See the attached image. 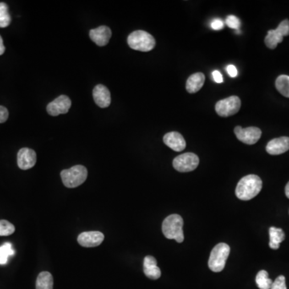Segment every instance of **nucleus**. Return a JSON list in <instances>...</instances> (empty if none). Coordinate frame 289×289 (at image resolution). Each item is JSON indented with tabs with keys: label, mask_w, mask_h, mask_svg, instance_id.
<instances>
[{
	"label": "nucleus",
	"mask_w": 289,
	"mask_h": 289,
	"mask_svg": "<svg viewBox=\"0 0 289 289\" xmlns=\"http://www.w3.org/2000/svg\"><path fill=\"white\" fill-rule=\"evenodd\" d=\"M263 182L259 176L250 175L242 177L238 182L236 194L241 200L247 201L255 198L261 191Z\"/></svg>",
	"instance_id": "f257e3e1"
},
{
	"label": "nucleus",
	"mask_w": 289,
	"mask_h": 289,
	"mask_svg": "<svg viewBox=\"0 0 289 289\" xmlns=\"http://www.w3.org/2000/svg\"><path fill=\"white\" fill-rule=\"evenodd\" d=\"M183 219L178 215H170L162 223V232L166 238L175 240L177 242L184 241Z\"/></svg>",
	"instance_id": "f03ea898"
},
{
	"label": "nucleus",
	"mask_w": 289,
	"mask_h": 289,
	"mask_svg": "<svg viewBox=\"0 0 289 289\" xmlns=\"http://www.w3.org/2000/svg\"><path fill=\"white\" fill-rule=\"evenodd\" d=\"M61 176L62 182L66 187L75 188L85 182L88 177V170L84 166L77 165L68 170H62Z\"/></svg>",
	"instance_id": "7ed1b4c3"
},
{
	"label": "nucleus",
	"mask_w": 289,
	"mask_h": 289,
	"mask_svg": "<svg viewBox=\"0 0 289 289\" xmlns=\"http://www.w3.org/2000/svg\"><path fill=\"white\" fill-rule=\"evenodd\" d=\"M128 45L133 50L149 51L155 47L156 42L153 35L143 30L131 33L128 36Z\"/></svg>",
	"instance_id": "20e7f679"
},
{
	"label": "nucleus",
	"mask_w": 289,
	"mask_h": 289,
	"mask_svg": "<svg viewBox=\"0 0 289 289\" xmlns=\"http://www.w3.org/2000/svg\"><path fill=\"white\" fill-rule=\"evenodd\" d=\"M230 251V247L226 243L220 242L217 244L210 252V259L208 261L210 270L214 273H220L224 270Z\"/></svg>",
	"instance_id": "39448f33"
},
{
	"label": "nucleus",
	"mask_w": 289,
	"mask_h": 289,
	"mask_svg": "<svg viewBox=\"0 0 289 289\" xmlns=\"http://www.w3.org/2000/svg\"><path fill=\"white\" fill-rule=\"evenodd\" d=\"M241 107V99L238 96H231L218 101L215 105V111L220 117H230L237 113Z\"/></svg>",
	"instance_id": "423d86ee"
},
{
	"label": "nucleus",
	"mask_w": 289,
	"mask_h": 289,
	"mask_svg": "<svg viewBox=\"0 0 289 289\" xmlns=\"http://www.w3.org/2000/svg\"><path fill=\"white\" fill-rule=\"evenodd\" d=\"M289 35V20L285 19L280 23L278 28L274 30H269L266 35L265 45L268 48L275 49L278 44L282 42L284 36Z\"/></svg>",
	"instance_id": "0eeeda50"
},
{
	"label": "nucleus",
	"mask_w": 289,
	"mask_h": 289,
	"mask_svg": "<svg viewBox=\"0 0 289 289\" xmlns=\"http://www.w3.org/2000/svg\"><path fill=\"white\" fill-rule=\"evenodd\" d=\"M199 164V159L195 154L186 153L176 157L173 161V166L179 172H191L195 170Z\"/></svg>",
	"instance_id": "6e6552de"
},
{
	"label": "nucleus",
	"mask_w": 289,
	"mask_h": 289,
	"mask_svg": "<svg viewBox=\"0 0 289 289\" xmlns=\"http://www.w3.org/2000/svg\"><path fill=\"white\" fill-rule=\"evenodd\" d=\"M234 132L238 140L247 144H256L259 140L262 134L260 128L257 127L242 128L241 126H236Z\"/></svg>",
	"instance_id": "1a4fd4ad"
},
{
	"label": "nucleus",
	"mask_w": 289,
	"mask_h": 289,
	"mask_svg": "<svg viewBox=\"0 0 289 289\" xmlns=\"http://www.w3.org/2000/svg\"><path fill=\"white\" fill-rule=\"evenodd\" d=\"M72 102L70 98L65 95H61L56 98L53 101L49 103L47 106V112L51 116L65 114L70 110Z\"/></svg>",
	"instance_id": "9d476101"
},
{
	"label": "nucleus",
	"mask_w": 289,
	"mask_h": 289,
	"mask_svg": "<svg viewBox=\"0 0 289 289\" xmlns=\"http://www.w3.org/2000/svg\"><path fill=\"white\" fill-rule=\"evenodd\" d=\"M36 154L33 149L29 148H23L18 152L17 162L18 166L21 170H29L32 168L36 163Z\"/></svg>",
	"instance_id": "9b49d317"
},
{
	"label": "nucleus",
	"mask_w": 289,
	"mask_h": 289,
	"mask_svg": "<svg viewBox=\"0 0 289 289\" xmlns=\"http://www.w3.org/2000/svg\"><path fill=\"white\" fill-rule=\"evenodd\" d=\"M105 236L100 231H86L78 236L77 241L84 247H95L102 243Z\"/></svg>",
	"instance_id": "f8f14e48"
},
{
	"label": "nucleus",
	"mask_w": 289,
	"mask_h": 289,
	"mask_svg": "<svg viewBox=\"0 0 289 289\" xmlns=\"http://www.w3.org/2000/svg\"><path fill=\"white\" fill-rule=\"evenodd\" d=\"M112 35V32L107 26H100L99 28L92 29L89 36L98 46H105L108 45Z\"/></svg>",
	"instance_id": "ddd939ff"
},
{
	"label": "nucleus",
	"mask_w": 289,
	"mask_h": 289,
	"mask_svg": "<svg viewBox=\"0 0 289 289\" xmlns=\"http://www.w3.org/2000/svg\"><path fill=\"white\" fill-rule=\"evenodd\" d=\"M289 149V138L281 137L271 140L266 146V150L271 155L284 154Z\"/></svg>",
	"instance_id": "4468645a"
},
{
	"label": "nucleus",
	"mask_w": 289,
	"mask_h": 289,
	"mask_svg": "<svg viewBox=\"0 0 289 289\" xmlns=\"http://www.w3.org/2000/svg\"><path fill=\"white\" fill-rule=\"evenodd\" d=\"M163 142L174 151H182L186 148L187 143L182 134L177 132H170L164 136Z\"/></svg>",
	"instance_id": "2eb2a0df"
},
{
	"label": "nucleus",
	"mask_w": 289,
	"mask_h": 289,
	"mask_svg": "<svg viewBox=\"0 0 289 289\" xmlns=\"http://www.w3.org/2000/svg\"><path fill=\"white\" fill-rule=\"evenodd\" d=\"M94 101L100 108H107L111 103V96L109 89L102 84H98L93 92Z\"/></svg>",
	"instance_id": "dca6fc26"
},
{
	"label": "nucleus",
	"mask_w": 289,
	"mask_h": 289,
	"mask_svg": "<svg viewBox=\"0 0 289 289\" xmlns=\"http://www.w3.org/2000/svg\"><path fill=\"white\" fill-rule=\"evenodd\" d=\"M143 270L144 275L151 280H158L161 277V270L158 267L156 259L154 257L147 256L144 257Z\"/></svg>",
	"instance_id": "f3484780"
},
{
	"label": "nucleus",
	"mask_w": 289,
	"mask_h": 289,
	"mask_svg": "<svg viewBox=\"0 0 289 289\" xmlns=\"http://www.w3.org/2000/svg\"><path fill=\"white\" fill-rule=\"evenodd\" d=\"M205 82V76L202 72L192 74L188 78L186 84V89L189 94H195L203 88Z\"/></svg>",
	"instance_id": "a211bd4d"
},
{
	"label": "nucleus",
	"mask_w": 289,
	"mask_h": 289,
	"mask_svg": "<svg viewBox=\"0 0 289 289\" xmlns=\"http://www.w3.org/2000/svg\"><path fill=\"white\" fill-rule=\"evenodd\" d=\"M269 236H270L269 247L272 249H279L280 243L285 241V232L283 231L282 229L272 226L269 229Z\"/></svg>",
	"instance_id": "6ab92c4d"
},
{
	"label": "nucleus",
	"mask_w": 289,
	"mask_h": 289,
	"mask_svg": "<svg viewBox=\"0 0 289 289\" xmlns=\"http://www.w3.org/2000/svg\"><path fill=\"white\" fill-rule=\"evenodd\" d=\"M53 289V277L48 272H42L36 280V289Z\"/></svg>",
	"instance_id": "aec40b11"
},
{
	"label": "nucleus",
	"mask_w": 289,
	"mask_h": 289,
	"mask_svg": "<svg viewBox=\"0 0 289 289\" xmlns=\"http://www.w3.org/2000/svg\"><path fill=\"white\" fill-rule=\"evenodd\" d=\"M275 87L280 94L289 98V76L281 75L275 80Z\"/></svg>",
	"instance_id": "412c9836"
},
{
	"label": "nucleus",
	"mask_w": 289,
	"mask_h": 289,
	"mask_svg": "<svg viewBox=\"0 0 289 289\" xmlns=\"http://www.w3.org/2000/svg\"><path fill=\"white\" fill-rule=\"evenodd\" d=\"M257 285L259 289H270L273 285V280L268 277V273L267 271H259L256 278Z\"/></svg>",
	"instance_id": "4be33fe9"
},
{
	"label": "nucleus",
	"mask_w": 289,
	"mask_h": 289,
	"mask_svg": "<svg viewBox=\"0 0 289 289\" xmlns=\"http://www.w3.org/2000/svg\"><path fill=\"white\" fill-rule=\"evenodd\" d=\"M15 251L11 242H5L0 247V264H6L10 257L14 256Z\"/></svg>",
	"instance_id": "5701e85b"
},
{
	"label": "nucleus",
	"mask_w": 289,
	"mask_h": 289,
	"mask_svg": "<svg viewBox=\"0 0 289 289\" xmlns=\"http://www.w3.org/2000/svg\"><path fill=\"white\" fill-rule=\"evenodd\" d=\"M12 21L8 12V7L4 2H0V28H7Z\"/></svg>",
	"instance_id": "b1692460"
},
{
	"label": "nucleus",
	"mask_w": 289,
	"mask_h": 289,
	"mask_svg": "<svg viewBox=\"0 0 289 289\" xmlns=\"http://www.w3.org/2000/svg\"><path fill=\"white\" fill-rule=\"evenodd\" d=\"M15 226L7 220H0V236H11L15 232Z\"/></svg>",
	"instance_id": "393cba45"
},
{
	"label": "nucleus",
	"mask_w": 289,
	"mask_h": 289,
	"mask_svg": "<svg viewBox=\"0 0 289 289\" xmlns=\"http://www.w3.org/2000/svg\"><path fill=\"white\" fill-rule=\"evenodd\" d=\"M226 24L228 26L229 28H232V29H240L241 28V20L235 16H228L226 17Z\"/></svg>",
	"instance_id": "a878e982"
},
{
	"label": "nucleus",
	"mask_w": 289,
	"mask_h": 289,
	"mask_svg": "<svg viewBox=\"0 0 289 289\" xmlns=\"http://www.w3.org/2000/svg\"><path fill=\"white\" fill-rule=\"evenodd\" d=\"M270 289H287L285 276L284 275L278 276L275 281L273 283Z\"/></svg>",
	"instance_id": "bb28decb"
},
{
	"label": "nucleus",
	"mask_w": 289,
	"mask_h": 289,
	"mask_svg": "<svg viewBox=\"0 0 289 289\" xmlns=\"http://www.w3.org/2000/svg\"><path fill=\"white\" fill-rule=\"evenodd\" d=\"M8 110L4 107L0 105V123H4L8 118Z\"/></svg>",
	"instance_id": "cd10ccee"
},
{
	"label": "nucleus",
	"mask_w": 289,
	"mask_h": 289,
	"mask_svg": "<svg viewBox=\"0 0 289 289\" xmlns=\"http://www.w3.org/2000/svg\"><path fill=\"white\" fill-rule=\"evenodd\" d=\"M210 26L214 30H221L224 28V23L220 19H213Z\"/></svg>",
	"instance_id": "c85d7f7f"
},
{
	"label": "nucleus",
	"mask_w": 289,
	"mask_h": 289,
	"mask_svg": "<svg viewBox=\"0 0 289 289\" xmlns=\"http://www.w3.org/2000/svg\"><path fill=\"white\" fill-rule=\"evenodd\" d=\"M226 72L231 77H236L238 75L237 68L234 65H228L226 67Z\"/></svg>",
	"instance_id": "c756f323"
},
{
	"label": "nucleus",
	"mask_w": 289,
	"mask_h": 289,
	"mask_svg": "<svg viewBox=\"0 0 289 289\" xmlns=\"http://www.w3.org/2000/svg\"><path fill=\"white\" fill-rule=\"evenodd\" d=\"M212 77L216 83H223V82H224L223 76H222L221 73H220L219 71H214V72H212Z\"/></svg>",
	"instance_id": "7c9ffc66"
},
{
	"label": "nucleus",
	"mask_w": 289,
	"mask_h": 289,
	"mask_svg": "<svg viewBox=\"0 0 289 289\" xmlns=\"http://www.w3.org/2000/svg\"><path fill=\"white\" fill-rule=\"evenodd\" d=\"M4 51L5 47L4 45H3V41H2V37H1V35H0V56L4 53Z\"/></svg>",
	"instance_id": "2f4dec72"
},
{
	"label": "nucleus",
	"mask_w": 289,
	"mask_h": 289,
	"mask_svg": "<svg viewBox=\"0 0 289 289\" xmlns=\"http://www.w3.org/2000/svg\"><path fill=\"white\" fill-rule=\"evenodd\" d=\"M285 194L289 198V182H288V184L286 185V187H285Z\"/></svg>",
	"instance_id": "473e14b6"
}]
</instances>
